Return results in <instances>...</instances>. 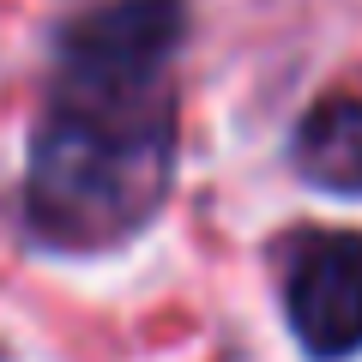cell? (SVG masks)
Returning <instances> with one entry per match:
<instances>
[{"instance_id": "1", "label": "cell", "mask_w": 362, "mask_h": 362, "mask_svg": "<svg viewBox=\"0 0 362 362\" xmlns=\"http://www.w3.org/2000/svg\"><path fill=\"white\" fill-rule=\"evenodd\" d=\"M181 30V0H109L66 25L25 169V218L49 247H115L163 206L175 169L169 54Z\"/></svg>"}, {"instance_id": "2", "label": "cell", "mask_w": 362, "mask_h": 362, "mask_svg": "<svg viewBox=\"0 0 362 362\" xmlns=\"http://www.w3.org/2000/svg\"><path fill=\"white\" fill-rule=\"evenodd\" d=\"M284 308L314 356L362 350V230H314L290 254Z\"/></svg>"}, {"instance_id": "3", "label": "cell", "mask_w": 362, "mask_h": 362, "mask_svg": "<svg viewBox=\"0 0 362 362\" xmlns=\"http://www.w3.org/2000/svg\"><path fill=\"white\" fill-rule=\"evenodd\" d=\"M296 169L326 194H362V97H320L296 127Z\"/></svg>"}]
</instances>
